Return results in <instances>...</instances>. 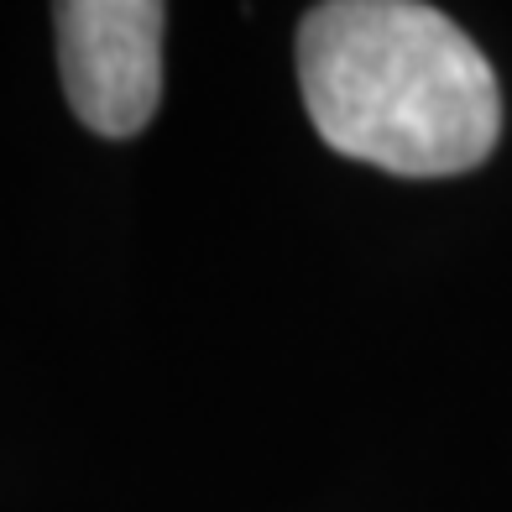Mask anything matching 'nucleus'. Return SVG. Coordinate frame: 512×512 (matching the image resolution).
I'll list each match as a JSON object with an SVG mask.
<instances>
[{"mask_svg":"<svg viewBox=\"0 0 512 512\" xmlns=\"http://www.w3.org/2000/svg\"><path fill=\"white\" fill-rule=\"evenodd\" d=\"M298 89L324 147L398 178L492 157L502 89L460 21L418 0H324L298 21Z\"/></svg>","mask_w":512,"mask_h":512,"instance_id":"obj_1","label":"nucleus"},{"mask_svg":"<svg viewBox=\"0 0 512 512\" xmlns=\"http://www.w3.org/2000/svg\"><path fill=\"white\" fill-rule=\"evenodd\" d=\"M58 74L74 115L110 142L147 131L162 100V27L157 0H63L53 6Z\"/></svg>","mask_w":512,"mask_h":512,"instance_id":"obj_2","label":"nucleus"}]
</instances>
